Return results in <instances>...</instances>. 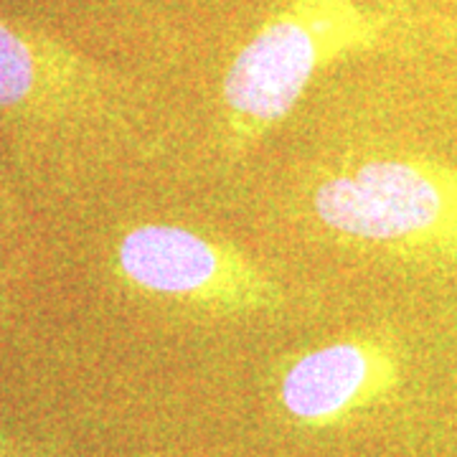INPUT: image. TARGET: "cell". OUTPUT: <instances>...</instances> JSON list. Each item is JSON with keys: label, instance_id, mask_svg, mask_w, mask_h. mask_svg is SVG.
Returning a JSON list of instances; mask_svg holds the SVG:
<instances>
[{"label": "cell", "instance_id": "6da1fadb", "mask_svg": "<svg viewBox=\"0 0 457 457\" xmlns=\"http://www.w3.org/2000/svg\"><path fill=\"white\" fill-rule=\"evenodd\" d=\"M389 21L356 0H290L267 18L221 82L227 130L249 147L293 112L326 66L374 49Z\"/></svg>", "mask_w": 457, "mask_h": 457}, {"label": "cell", "instance_id": "5b68a950", "mask_svg": "<svg viewBox=\"0 0 457 457\" xmlns=\"http://www.w3.org/2000/svg\"><path fill=\"white\" fill-rule=\"evenodd\" d=\"M41 66L44 62L31 41L0 23V107H13L31 97Z\"/></svg>", "mask_w": 457, "mask_h": 457}, {"label": "cell", "instance_id": "7a4b0ae2", "mask_svg": "<svg viewBox=\"0 0 457 457\" xmlns=\"http://www.w3.org/2000/svg\"><path fill=\"white\" fill-rule=\"evenodd\" d=\"M312 213L351 245L392 254H457V173L420 158H369L312 191Z\"/></svg>", "mask_w": 457, "mask_h": 457}, {"label": "cell", "instance_id": "3957f363", "mask_svg": "<svg viewBox=\"0 0 457 457\" xmlns=\"http://www.w3.org/2000/svg\"><path fill=\"white\" fill-rule=\"evenodd\" d=\"M120 272L137 290L212 312H267L282 290L237 246L176 224H143L117 245Z\"/></svg>", "mask_w": 457, "mask_h": 457}, {"label": "cell", "instance_id": "277c9868", "mask_svg": "<svg viewBox=\"0 0 457 457\" xmlns=\"http://www.w3.org/2000/svg\"><path fill=\"white\" fill-rule=\"evenodd\" d=\"M392 374V359L369 341H336L297 359L282 378V404L305 422H328L359 404Z\"/></svg>", "mask_w": 457, "mask_h": 457}]
</instances>
